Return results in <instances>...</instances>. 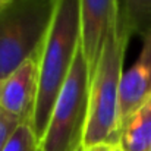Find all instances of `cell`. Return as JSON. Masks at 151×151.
Listing matches in <instances>:
<instances>
[{
  "label": "cell",
  "mask_w": 151,
  "mask_h": 151,
  "mask_svg": "<svg viewBox=\"0 0 151 151\" xmlns=\"http://www.w3.org/2000/svg\"><path fill=\"white\" fill-rule=\"evenodd\" d=\"M81 47L79 0H59L49 35L38 56V94L31 120L37 145L41 141L53 106Z\"/></svg>",
  "instance_id": "obj_1"
},
{
  "label": "cell",
  "mask_w": 151,
  "mask_h": 151,
  "mask_svg": "<svg viewBox=\"0 0 151 151\" xmlns=\"http://www.w3.org/2000/svg\"><path fill=\"white\" fill-rule=\"evenodd\" d=\"M120 13L114 19L90 81L88 120L82 150L96 145H117L119 141V91L123 60L131 38Z\"/></svg>",
  "instance_id": "obj_2"
},
{
  "label": "cell",
  "mask_w": 151,
  "mask_h": 151,
  "mask_svg": "<svg viewBox=\"0 0 151 151\" xmlns=\"http://www.w3.org/2000/svg\"><path fill=\"white\" fill-rule=\"evenodd\" d=\"M59 0H10L0 9V79L40 56Z\"/></svg>",
  "instance_id": "obj_3"
},
{
  "label": "cell",
  "mask_w": 151,
  "mask_h": 151,
  "mask_svg": "<svg viewBox=\"0 0 151 151\" xmlns=\"http://www.w3.org/2000/svg\"><path fill=\"white\" fill-rule=\"evenodd\" d=\"M38 94V57L29 59L0 79V109L31 123Z\"/></svg>",
  "instance_id": "obj_4"
},
{
  "label": "cell",
  "mask_w": 151,
  "mask_h": 151,
  "mask_svg": "<svg viewBox=\"0 0 151 151\" xmlns=\"http://www.w3.org/2000/svg\"><path fill=\"white\" fill-rule=\"evenodd\" d=\"M119 15L117 0H79L81 46L90 76L99 62L107 34Z\"/></svg>",
  "instance_id": "obj_5"
},
{
  "label": "cell",
  "mask_w": 151,
  "mask_h": 151,
  "mask_svg": "<svg viewBox=\"0 0 151 151\" xmlns=\"http://www.w3.org/2000/svg\"><path fill=\"white\" fill-rule=\"evenodd\" d=\"M142 40L144 43L138 59L122 75L119 91L120 126L151 96V32Z\"/></svg>",
  "instance_id": "obj_6"
},
{
  "label": "cell",
  "mask_w": 151,
  "mask_h": 151,
  "mask_svg": "<svg viewBox=\"0 0 151 151\" xmlns=\"http://www.w3.org/2000/svg\"><path fill=\"white\" fill-rule=\"evenodd\" d=\"M117 147L123 151L151 150V96L122 123Z\"/></svg>",
  "instance_id": "obj_7"
},
{
  "label": "cell",
  "mask_w": 151,
  "mask_h": 151,
  "mask_svg": "<svg viewBox=\"0 0 151 151\" xmlns=\"http://www.w3.org/2000/svg\"><path fill=\"white\" fill-rule=\"evenodd\" d=\"M119 13L131 31L142 38L151 32V0H117Z\"/></svg>",
  "instance_id": "obj_8"
},
{
  "label": "cell",
  "mask_w": 151,
  "mask_h": 151,
  "mask_svg": "<svg viewBox=\"0 0 151 151\" xmlns=\"http://www.w3.org/2000/svg\"><path fill=\"white\" fill-rule=\"evenodd\" d=\"M3 151H37V141L32 134L31 123L21 122L7 139Z\"/></svg>",
  "instance_id": "obj_9"
},
{
  "label": "cell",
  "mask_w": 151,
  "mask_h": 151,
  "mask_svg": "<svg viewBox=\"0 0 151 151\" xmlns=\"http://www.w3.org/2000/svg\"><path fill=\"white\" fill-rule=\"evenodd\" d=\"M19 123H21V120L7 114L6 111H3L0 109V151H3L7 139L10 138V135L13 134V131L16 129V126Z\"/></svg>",
  "instance_id": "obj_10"
},
{
  "label": "cell",
  "mask_w": 151,
  "mask_h": 151,
  "mask_svg": "<svg viewBox=\"0 0 151 151\" xmlns=\"http://www.w3.org/2000/svg\"><path fill=\"white\" fill-rule=\"evenodd\" d=\"M113 147L110 145H96V147H91V148H85L82 151H111Z\"/></svg>",
  "instance_id": "obj_11"
},
{
  "label": "cell",
  "mask_w": 151,
  "mask_h": 151,
  "mask_svg": "<svg viewBox=\"0 0 151 151\" xmlns=\"http://www.w3.org/2000/svg\"><path fill=\"white\" fill-rule=\"evenodd\" d=\"M9 1H10V0H0V9H1L3 6H6Z\"/></svg>",
  "instance_id": "obj_12"
},
{
  "label": "cell",
  "mask_w": 151,
  "mask_h": 151,
  "mask_svg": "<svg viewBox=\"0 0 151 151\" xmlns=\"http://www.w3.org/2000/svg\"><path fill=\"white\" fill-rule=\"evenodd\" d=\"M111 151H123V150H122L120 147H117V145H114V147L111 148Z\"/></svg>",
  "instance_id": "obj_13"
},
{
  "label": "cell",
  "mask_w": 151,
  "mask_h": 151,
  "mask_svg": "<svg viewBox=\"0 0 151 151\" xmlns=\"http://www.w3.org/2000/svg\"><path fill=\"white\" fill-rule=\"evenodd\" d=\"M150 151H151V150H150Z\"/></svg>",
  "instance_id": "obj_14"
}]
</instances>
